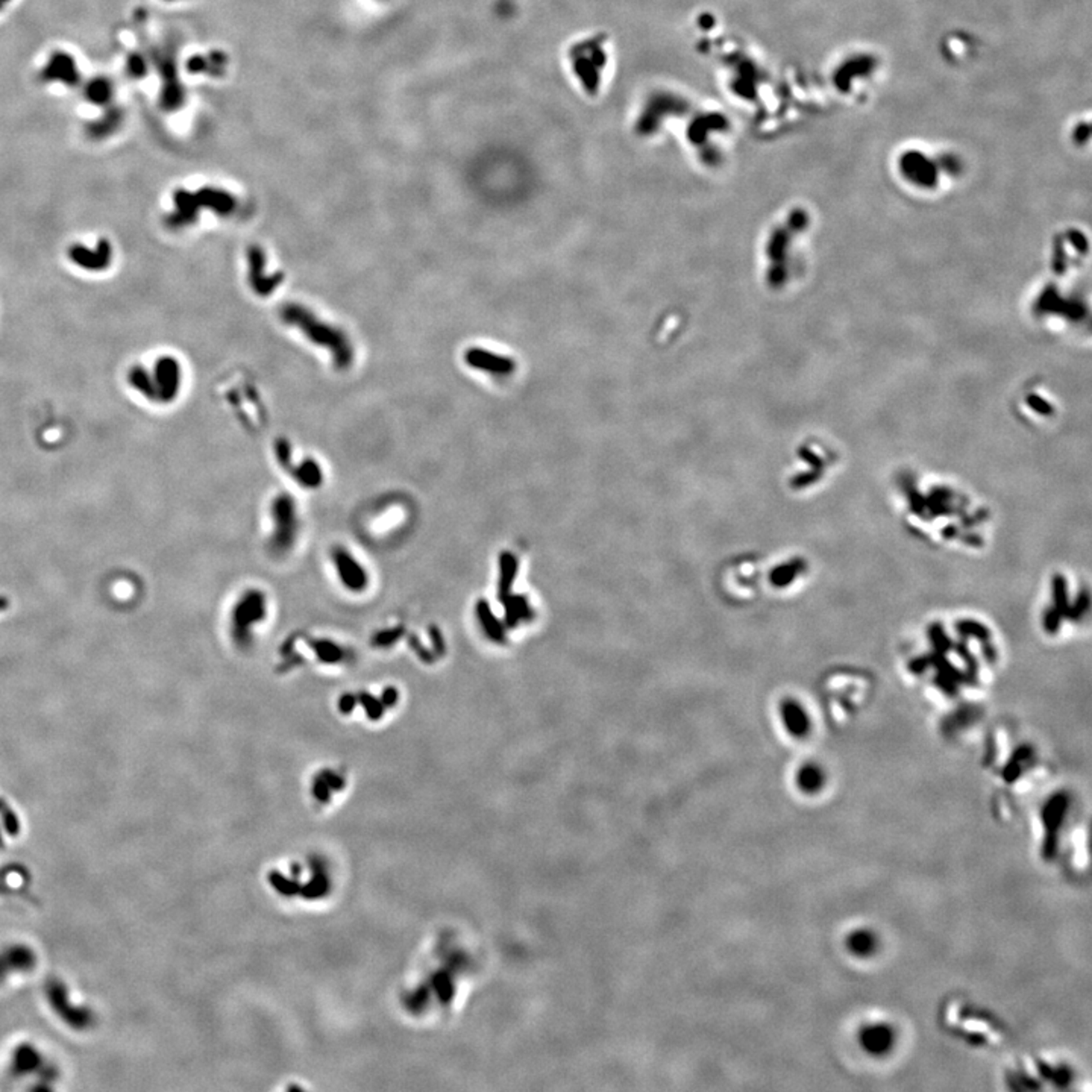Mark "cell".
<instances>
[{
  "label": "cell",
  "instance_id": "cell-1",
  "mask_svg": "<svg viewBox=\"0 0 1092 1092\" xmlns=\"http://www.w3.org/2000/svg\"><path fill=\"white\" fill-rule=\"evenodd\" d=\"M284 323L296 326L311 343L328 349L339 369H348L353 362V348L342 330L322 322L310 310L298 304H287L279 310Z\"/></svg>",
  "mask_w": 1092,
  "mask_h": 1092
},
{
  "label": "cell",
  "instance_id": "cell-2",
  "mask_svg": "<svg viewBox=\"0 0 1092 1092\" xmlns=\"http://www.w3.org/2000/svg\"><path fill=\"white\" fill-rule=\"evenodd\" d=\"M176 211L167 217V225L171 229H180L192 225L199 215L201 208H211L217 215H229L236 208V199L225 192L204 190L201 193H180L175 198Z\"/></svg>",
  "mask_w": 1092,
  "mask_h": 1092
},
{
  "label": "cell",
  "instance_id": "cell-3",
  "mask_svg": "<svg viewBox=\"0 0 1092 1092\" xmlns=\"http://www.w3.org/2000/svg\"><path fill=\"white\" fill-rule=\"evenodd\" d=\"M266 597L260 590H247L238 600L233 611V639L238 646H247L252 641V628L266 618Z\"/></svg>",
  "mask_w": 1092,
  "mask_h": 1092
},
{
  "label": "cell",
  "instance_id": "cell-4",
  "mask_svg": "<svg viewBox=\"0 0 1092 1092\" xmlns=\"http://www.w3.org/2000/svg\"><path fill=\"white\" fill-rule=\"evenodd\" d=\"M273 517V535L270 539V548L275 554H286L295 544L298 535V517L296 507L289 495H279L272 504Z\"/></svg>",
  "mask_w": 1092,
  "mask_h": 1092
},
{
  "label": "cell",
  "instance_id": "cell-5",
  "mask_svg": "<svg viewBox=\"0 0 1092 1092\" xmlns=\"http://www.w3.org/2000/svg\"><path fill=\"white\" fill-rule=\"evenodd\" d=\"M153 383L158 404H171L181 388V366L173 357H161L153 369Z\"/></svg>",
  "mask_w": 1092,
  "mask_h": 1092
},
{
  "label": "cell",
  "instance_id": "cell-6",
  "mask_svg": "<svg viewBox=\"0 0 1092 1092\" xmlns=\"http://www.w3.org/2000/svg\"><path fill=\"white\" fill-rule=\"evenodd\" d=\"M69 258L78 268L88 272H104L113 263V245L107 238H100L95 249L73 245L69 247Z\"/></svg>",
  "mask_w": 1092,
  "mask_h": 1092
},
{
  "label": "cell",
  "instance_id": "cell-7",
  "mask_svg": "<svg viewBox=\"0 0 1092 1092\" xmlns=\"http://www.w3.org/2000/svg\"><path fill=\"white\" fill-rule=\"evenodd\" d=\"M895 1030L886 1023H871L859 1030V1045L871 1056H885L895 1045Z\"/></svg>",
  "mask_w": 1092,
  "mask_h": 1092
},
{
  "label": "cell",
  "instance_id": "cell-8",
  "mask_svg": "<svg viewBox=\"0 0 1092 1092\" xmlns=\"http://www.w3.org/2000/svg\"><path fill=\"white\" fill-rule=\"evenodd\" d=\"M247 261H249V281L254 291L260 296H269L273 293V290L278 287L282 282V275L275 273V275H268L266 273V255L263 249L258 246H251L247 251Z\"/></svg>",
  "mask_w": 1092,
  "mask_h": 1092
},
{
  "label": "cell",
  "instance_id": "cell-9",
  "mask_svg": "<svg viewBox=\"0 0 1092 1092\" xmlns=\"http://www.w3.org/2000/svg\"><path fill=\"white\" fill-rule=\"evenodd\" d=\"M332 562L337 569L342 584L353 592H362L367 586V574L362 565L343 548L332 551Z\"/></svg>",
  "mask_w": 1092,
  "mask_h": 1092
},
{
  "label": "cell",
  "instance_id": "cell-10",
  "mask_svg": "<svg viewBox=\"0 0 1092 1092\" xmlns=\"http://www.w3.org/2000/svg\"><path fill=\"white\" fill-rule=\"evenodd\" d=\"M466 363L469 364L473 369H478L482 372H489L492 375H510L513 374L514 364L512 358H507L503 355H496L491 351H484L480 348H471L464 355Z\"/></svg>",
  "mask_w": 1092,
  "mask_h": 1092
},
{
  "label": "cell",
  "instance_id": "cell-11",
  "mask_svg": "<svg viewBox=\"0 0 1092 1092\" xmlns=\"http://www.w3.org/2000/svg\"><path fill=\"white\" fill-rule=\"evenodd\" d=\"M846 948L855 957H871L877 952L878 938L872 930L860 927L846 934Z\"/></svg>",
  "mask_w": 1092,
  "mask_h": 1092
},
{
  "label": "cell",
  "instance_id": "cell-12",
  "mask_svg": "<svg viewBox=\"0 0 1092 1092\" xmlns=\"http://www.w3.org/2000/svg\"><path fill=\"white\" fill-rule=\"evenodd\" d=\"M289 471L291 472L290 475H293L295 480L300 482L302 487H307V489H316L323 482V475H322L319 463L311 460V459L302 461L300 466H296V468L291 466Z\"/></svg>",
  "mask_w": 1092,
  "mask_h": 1092
},
{
  "label": "cell",
  "instance_id": "cell-13",
  "mask_svg": "<svg viewBox=\"0 0 1092 1092\" xmlns=\"http://www.w3.org/2000/svg\"><path fill=\"white\" fill-rule=\"evenodd\" d=\"M128 381L129 384L146 399H149L152 402H157V390H155L153 376L144 367H141V366L131 367V371L128 372Z\"/></svg>",
  "mask_w": 1092,
  "mask_h": 1092
},
{
  "label": "cell",
  "instance_id": "cell-14",
  "mask_svg": "<svg viewBox=\"0 0 1092 1092\" xmlns=\"http://www.w3.org/2000/svg\"><path fill=\"white\" fill-rule=\"evenodd\" d=\"M797 784H798L800 791H803V792L816 793L818 791H821V788L824 784L823 771L814 765L803 766L797 774Z\"/></svg>",
  "mask_w": 1092,
  "mask_h": 1092
},
{
  "label": "cell",
  "instance_id": "cell-15",
  "mask_svg": "<svg viewBox=\"0 0 1092 1092\" xmlns=\"http://www.w3.org/2000/svg\"><path fill=\"white\" fill-rule=\"evenodd\" d=\"M310 645L316 655H317V659L323 664H339V662L344 660V657H346V651L343 650L342 646L335 645L331 641L316 639Z\"/></svg>",
  "mask_w": 1092,
  "mask_h": 1092
},
{
  "label": "cell",
  "instance_id": "cell-16",
  "mask_svg": "<svg viewBox=\"0 0 1092 1092\" xmlns=\"http://www.w3.org/2000/svg\"><path fill=\"white\" fill-rule=\"evenodd\" d=\"M357 703H360V704L364 707L366 715H367L369 719H372V721H378V719H381L383 715H384L386 707L381 703V699H380V698H375L374 695H371V694H367V692H364V694H360V695L357 696Z\"/></svg>",
  "mask_w": 1092,
  "mask_h": 1092
},
{
  "label": "cell",
  "instance_id": "cell-17",
  "mask_svg": "<svg viewBox=\"0 0 1092 1092\" xmlns=\"http://www.w3.org/2000/svg\"><path fill=\"white\" fill-rule=\"evenodd\" d=\"M478 616H480V621H482L484 630L487 632V634H489L492 639H501V637H503L501 625L498 624V621H495V618L492 616V611H491L489 606H487L486 602H480V604H478Z\"/></svg>",
  "mask_w": 1092,
  "mask_h": 1092
},
{
  "label": "cell",
  "instance_id": "cell-18",
  "mask_svg": "<svg viewBox=\"0 0 1092 1092\" xmlns=\"http://www.w3.org/2000/svg\"><path fill=\"white\" fill-rule=\"evenodd\" d=\"M803 717H800V708L793 703H789L784 708V719L788 722V727L791 728V731L795 735H804L807 731V721Z\"/></svg>",
  "mask_w": 1092,
  "mask_h": 1092
},
{
  "label": "cell",
  "instance_id": "cell-19",
  "mask_svg": "<svg viewBox=\"0 0 1092 1092\" xmlns=\"http://www.w3.org/2000/svg\"><path fill=\"white\" fill-rule=\"evenodd\" d=\"M402 628H393V630H386V632L378 633L374 637V645L380 648H386L397 642V639L402 636Z\"/></svg>",
  "mask_w": 1092,
  "mask_h": 1092
},
{
  "label": "cell",
  "instance_id": "cell-20",
  "mask_svg": "<svg viewBox=\"0 0 1092 1092\" xmlns=\"http://www.w3.org/2000/svg\"><path fill=\"white\" fill-rule=\"evenodd\" d=\"M0 814L5 815V823H7V827H8V832H10V833H17V830H19V823H17L16 816L10 812V809H8L5 804L2 803V800H0Z\"/></svg>",
  "mask_w": 1092,
  "mask_h": 1092
},
{
  "label": "cell",
  "instance_id": "cell-21",
  "mask_svg": "<svg viewBox=\"0 0 1092 1092\" xmlns=\"http://www.w3.org/2000/svg\"><path fill=\"white\" fill-rule=\"evenodd\" d=\"M355 706H357V696L351 695V694H344L339 699V710L342 712L343 715L351 713Z\"/></svg>",
  "mask_w": 1092,
  "mask_h": 1092
},
{
  "label": "cell",
  "instance_id": "cell-22",
  "mask_svg": "<svg viewBox=\"0 0 1092 1092\" xmlns=\"http://www.w3.org/2000/svg\"><path fill=\"white\" fill-rule=\"evenodd\" d=\"M380 699H381V703L384 704L386 708L387 707L390 708V707L395 706L397 703V699H399L397 689H395V687H387V689H384V692L381 694V696H380Z\"/></svg>",
  "mask_w": 1092,
  "mask_h": 1092
},
{
  "label": "cell",
  "instance_id": "cell-23",
  "mask_svg": "<svg viewBox=\"0 0 1092 1092\" xmlns=\"http://www.w3.org/2000/svg\"><path fill=\"white\" fill-rule=\"evenodd\" d=\"M8 604H10V602H8V600H7L5 597H0V610H5V609L8 607Z\"/></svg>",
  "mask_w": 1092,
  "mask_h": 1092
}]
</instances>
